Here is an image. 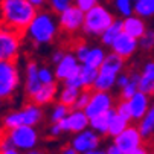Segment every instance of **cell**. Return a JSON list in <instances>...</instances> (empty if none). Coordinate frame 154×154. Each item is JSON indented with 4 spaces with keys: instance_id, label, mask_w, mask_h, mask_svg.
Returning <instances> with one entry per match:
<instances>
[{
    "instance_id": "19",
    "label": "cell",
    "mask_w": 154,
    "mask_h": 154,
    "mask_svg": "<svg viewBox=\"0 0 154 154\" xmlns=\"http://www.w3.org/2000/svg\"><path fill=\"white\" fill-rule=\"evenodd\" d=\"M20 112H21L23 125H31V127L38 124L41 121V116H43V113H41V110L38 108V105H35L32 102H28V105H25Z\"/></svg>"
},
{
    "instance_id": "25",
    "label": "cell",
    "mask_w": 154,
    "mask_h": 154,
    "mask_svg": "<svg viewBox=\"0 0 154 154\" xmlns=\"http://www.w3.org/2000/svg\"><path fill=\"white\" fill-rule=\"evenodd\" d=\"M124 32V21L121 20H116L112 23V26H110L104 34H102V43H105V45H113L115 40Z\"/></svg>"
},
{
    "instance_id": "4",
    "label": "cell",
    "mask_w": 154,
    "mask_h": 154,
    "mask_svg": "<svg viewBox=\"0 0 154 154\" xmlns=\"http://www.w3.org/2000/svg\"><path fill=\"white\" fill-rule=\"evenodd\" d=\"M18 85L15 61H0V99H11Z\"/></svg>"
},
{
    "instance_id": "37",
    "label": "cell",
    "mask_w": 154,
    "mask_h": 154,
    "mask_svg": "<svg viewBox=\"0 0 154 154\" xmlns=\"http://www.w3.org/2000/svg\"><path fill=\"white\" fill-rule=\"evenodd\" d=\"M73 2L78 5V8H81L84 12H87L89 9H92L96 5V0H73Z\"/></svg>"
},
{
    "instance_id": "32",
    "label": "cell",
    "mask_w": 154,
    "mask_h": 154,
    "mask_svg": "<svg viewBox=\"0 0 154 154\" xmlns=\"http://www.w3.org/2000/svg\"><path fill=\"white\" fill-rule=\"evenodd\" d=\"M11 128L8 127H2L0 128V149L2 148H9L12 145V140H11Z\"/></svg>"
},
{
    "instance_id": "12",
    "label": "cell",
    "mask_w": 154,
    "mask_h": 154,
    "mask_svg": "<svg viewBox=\"0 0 154 154\" xmlns=\"http://www.w3.org/2000/svg\"><path fill=\"white\" fill-rule=\"evenodd\" d=\"M58 124L63 130L82 131L87 125H89V116H87L85 112H82V110H78V112H73L70 116L61 119Z\"/></svg>"
},
{
    "instance_id": "20",
    "label": "cell",
    "mask_w": 154,
    "mask_h": 154,
    "mask_svg": "<svg viewBox=\"0 0 154 154\" xmlns=\"http://www.w3.org/2000/svg\"><path fill=\"white\" fill-rule=\"evenodd\" d=\"M116 115V110H107V112L95 116L90 119V125L96 130V131H101V133H108V128H110V124H112V119L115 118Z\"/></svg>"
},
{
    "instance_id": "17",
    "label": "cell",
    "mask_w": 154,
    "mask_h": 154,
    "mask_svg": "<svg viewBox=\"0 0 154 154\" xmlns=\"http://www.w3.org/2000/svg\"><path fill=\"white\" fill-rule=\"evenodd\" d=\"M152 87H154V61H149L145 64L143 72L140 75V81H139V90L151 95L152 93Z\"/></svg>"
},
{
    "instance_id": "34",
    "label": "cell",
    "mask_w": 154,
    "mask_h": 154,
    "mask_svg": "<svg viewBox=\"0 0 154 154\" xmlns=\"http://www.w3.org/2000/svg\"><path fill=\"white\" fill-rule=\"evenodd\" d=\"M116 112H118L122 118H125L127 121L133 119V116H131V110H130V102H128L127 99H121V102L118 104Z\"/></svg>"
},
{
    "instance_id": "40",
    "label": "cell",
    "mask_w": 154,
    "mask_h": 154,
    "mask_svg": "<svg viewBox=\"0 0 154 154\" xmlns=\"http://www.w3.org/2000/svg\"><path fill=\"white\" fill-rule=\"evenodd\" d=\"M0 154H20V152H17L15 149H12L9 146V148H2V149H0Z\"/></svg>"
},
{
    "instance_id": "16",
    "label": "cell",
    "mask_w": 154,
    "mask_h": 154,
    "mask_svg": "<svg viewBox=\"0 0 154 154\" xmlns=\"http://www.w3.org/2000/svg\"><path fill=\"white\" fill-rule=\"evenodd\" d=\"M55 93H57V84L55 82L43 84L40 87V90L28 99V102H32L35 105H46V104L52 102V99L55 98Z\"/></svg>"
},
{
    "instance_id": "11",
    "label": "cell",
    "mask_w": 154,
    "mask_h": 154,
    "mask_svg": "<svg viewBox=\"0 0 154 154\" xmlns=\"http://www.w3.org/2000/svg\"><path fill=\"white\" fill-rule=\"evenodd\" d=\"M81 72V66L76 64L75 57L72 55H64V58L58 63V67H57V78L66 81V79H70L78 76Z\"/></svg>"
},
{
    "instance_id": "42",
    "label": "cell",
    "mask_w": 154,
    "mask_h": 154,
    "mask_svg": "<svg viewBox=\"0 0 154 154\" xmlns=\"http://www.w3.org/2000/svg\"><path fill=\"white\" fill-rule=\"evenodd\" d=\"M29 2H31L34 6H41L43 3H45V0H29Z\"/></svg>"
},
{
    "instance_id": "45",
    "label": "cell",
    "mask_w": 154,
    "mask_h": 154,
    "mask_svg": "<svg viewBox=\"0 0 154 154\" xmlns=\"http://www.w3.org/2000/svg\"><path fill=\"white\" fill-rule=\"evenodd\" d=\"M148 148V146H146ZM148 154H154V149H148Z\"/></svg>"
},
{
    "instance_id": "18",
    "label": "cell",
    "mask_w": 154,
    "mask_h": 154,
    "mask_svg": "<svg viewBox=\"0 0 154 154\" xmlns=\"http://www.w3.org/2000/svg\"><path fill=\"white\" fill-rule=\"evenodd\" d=\"M139 131L143 137V142H149L154 137V108L151 107L146 115L140 119L139 124Z\"/></svg>"
},
{
    "instance_id": "43",
    "label": "cell",
    "mask_w": 154,
    "mask_h": 154,
    "mask_svg": "<svg viewBox=\"0 0 154 154\" xmlns=\"http://www.w3.org/2000/svg\"><path fill=\"white\" fill-rule=\"evenodd\" d=\"M84 154H107V152H104V151H93V149H90V151H85Z\"/></svg>"
},
{
    "instance_id": "3",
    "label": "cell",
    "mask_w": 154,
    "mask_h": 154,
    "mask_svg": "<svg viewBox=\"0 0 154 154\" xmlns=\"http://www.w3.org/2000/svg\"><path fill=\"white\" fill-rule=\"evenodd\" d=\"M29 35L35 43H49L55 37V25H54V18L46 14L41 12L37 14L34 21L29 26Z\"/></svg>"
},
{
    "instance_id": "44",
    "label": "cell",
    "mask_w": 154,
    "mask_h": 154,
    "mask_svg": "<svg viewBox=\"0 0 154 154\" xmlns=\"http://www.w3.org/2000/svg\"><path fill=\"white\" fill-rule=\"evenodd\" d=\"M28 154H45L43 151H38V149H34V151H31V152H28Z\"/></svg>"
},
{
    "instance_id": "36",
    "label": "cell",
    "mask_w": 154,
    "mask_h": 154,
    "mask_svg": "<svg viewBox=\"0 0 154 154\" xmlns=\"http://www.w3.org/2000/svg\"><path fill=\"white\" fill-rule=\"evenodd\" d=\"M51 5H52V9L55 12H64L70 6V0H51Z\"/></svg>"
},
{
    "instance_id": "33",
    "label": "cell",
    "mask_w": 154,
    "mask_h": 154,
    "mask_svg": "<svg viewBox=\"0 0 154 154\" xmlns=\"http://www.w3.org/2000/svg\"><path fill=\"white\" fill-rule=\"evenodd\" d=\"M93 92H95V90H82V93H81V95L78 96V99H76L75 107H76L78 110H84V108L87 107V104H89V101H90Z\"/></svg>"
},
{
    "instance_id": "15",
    "label": "cell",
    "mask_w": 154,
    "mask_h": 154,
    "mask_svg": "<svg viewBox=\"0 0 154 154\" xmlns=\"http://www.w3.org/2000/svg\"><path fill=\"white\" fill-rule=\"evenodd\" d=\"M26 73H28V79H26V95H28V99L31 96H34L40 87L43 85L41 79H40V75H38V67L34 60H31L28 63V67H26Z\"/></svg>"
},
{
    "instance_id": "38",
    "label": "cell",
    "mask_w": 154,
    "mask_h": 154,
    "mask_svg": "<svg viewBox=\"0 0 154 154\" xmlns=\"http://www.w3.org/2000/svg\"><path fill=\"white\" fill-rule=\"evenodd\" d=\"M38 75H40V79L43 84H48V82H52V73L49 72V69L43 67L38 70Z\"/></svg>"
},
{
    "instance_id": "14",
    "label": "cell",
    "mask_w": 154,
    "mask_h": 154,
    "mask_svg": "<svg viewBox=\"0 0 154 154\" xmlns=\"http://www.w3.org/2000/svg\"><path fill=\"white\" fill-rule=\"evenodd\" d=\"M99 145V137L92 133V131H84V133L78 134L73 140H72V146L79 151V152H85V151H90L95 149Z\"/></svg>"
},
{
    "instance_id": "22",
    "label": "cell",
    "mask_w": 154,
    "mask_h": 154,
    "mask_svg": "<svg viewBox=\"0 0 154 154\" xmlns=\"http://www.w3.org/2000/svg\"><path fill=\"white\" fill-rule=\"evenodd\" d=\"M122 66H124V58L121 55H118L116 52H113V54H110V55L105 57L104 63L101 64V70L118 75V72L122 69Z\"/></svg>"
},
{
    "instance_id": "28",
    "label": "cell",
    "mask_w": 154,
    "mask_h": 154,
    "mask_svg": "<svg viewBox=\"0 0 154 154\" xmlns=\"http://www.w3.org/2000/svg\"><path fill=\"white\" fill-rule=\"evenodd\" d=\"M134 11L140 17H151V15H154V0H136Z\"/></svg>"
},
{
    "instance_id": "1",
    "label": "cell",
    "mask_w": 154,
    "mask_h": 154,
    "mask_svg": "<svg viewBox=\"0 0 154 154\" xmlns=\"http://www.w3.org/2000/svg\"><path fill=\"white\" fill-rule=\"evenodd\" d=\"M35 17L37 6L29 0H0V25L20 38H25Z\"/></svg>"
},
{
    "instance_id": "5",
    "label": "cell",
    "mask_w": 154,
    "mask_h": 154,
    "mask_svg": "<svg viewBox=\"0 0 154 154\" xmlns=\"http://www.w3.org/2000/svg\"><path fill=\"white\" fill-rule=\"evenodd\" d=\"M23 38L5 29L0 25V61H15L18 58V48Z\"/></svg>"
},
{
    "instance_id": "26",
    "label": "cell",
    "mask_w": 154,
    "mask_h": 154,
    "mask_svg": "<svg viewBox=\"0 0 154 154\" xmlns=\"http://www.w3.org/2000/svg\"><path fill=\"white\" fill-rule=\"evenodd\" d=\"M79 96V89L78 87H70V85H66V89L61 92V96H60V102L66 107H69L70 110L75 107L76 104V99Z\"/></svg>"
},
{
    "instance_id": "13",
    "label": "cell",
    "mask_w": 154,
    "mask_h": 154,
    "mask_svg": "<svg viewBox=\"0 0 154 154\" xmlns=\"http://www.w3.org/2000/svg\"><path fill=\"white\" fill-rule=\"evenodd\" d=\"M128 102H130V110H131V116H133V119H142L146 115L148 105H149L146 93L139 90L133 98L128 99Z\"/></svg>"
},
{
    "instance_id": "31",
    "label": "cell",
    "mask_w": 154,
    "mask_h": 154,
    "mask_svg": "<svg viewBox=\"0 0 154 154\" xmlns=\"http://www.w3.org/2000/svg\"><path fill=\"white\" fill-rule=\"evenodd\" d=\"M69 112H70L69 107H66L61 102H58L55 105V108H54V113H52V122H60L61 119H64L66 116L69 115Z\"/></svg>"
},
{
    "instance_id": "39",
    "label": "cell",
    "mask_w": 154,
    "mask_h": 154,
    "mask_svg": "<svg viewBox=\"0 0 154 154\" xmlns=\"http://www.w3.org/2000/svg\"><path fill=\"white\" fill-rule=\"evenodd\" d=\"M107 154H128V152H125V151H122L116 143L113 145V146H110L108 148V151H107Z\"/></svg>"
},
{
    "instance_id": "23",
    "label": "cell",
    "mask_w": 154,
    "mask_h": 154,
    "mask_svg": "<svg viewBox=\"0 0 154 154\" xmlns=\"http://www.w3.org/2000/svg\"><path fill=\"white\" fill-rule=\"evenodd\" d=\"M99 72L96 70V67H90V66H81V72H79V78L82 82V90H93V84L98 78Z\"/></svg>"
},
{
    "instance_id": "46",
    "label": "cell",
    "mask_w": 154,
    "mask_h": 154,
    "mask_svg": "<svg viewBox=\"0 0 154 154\" xmlns=\"http://www.w3.org/2000/svg\"><path fill=\"white\" fill-rule=\"evenodd\" d=\"M151 95H152V96H154V87H152V93H151Z\"/></svg>"
},
{
    "instance_id": "47",
    "label": "cell",
    "mask_w": 154,
    "mask_h": 154,
    "mask_svg": "<svg viewBox=\"0 0 154 154\" xmlns=\"http://www.w3.org/2000/svg\"><path fill=\"white\" fill-rule=\"evenodd\" d=\"M152 108H154V105H152Z\"/></svg>"
},
{
    "instance_id": "7",
    "label": "cell",
    "mask_w": 154,
    "mask_h": 154,
    "mask_svg": "<svg viewBox=\"0 0 154 154\" xmlns=\"http://www.w3.org/2000/svg\"><path fill=\"white\" fill-rule=\"evenodd\" d=\"M37 133L31 125H20L11 131V140L12 145L21 149H29L37 143Z\"/></svg>"
},
{
    "instance_id": "2",
    "label": "cell",
    "mask_w": 154,
    "mask_h": 154,
    "mask_svg": "<svg viewBox=\"0 0 154 154\" xmlns=\"http://www.w3.org/2000/svg\"><path fill=\"white\" fill-rule=\"evenodd\" d=\"M113 23V17L104 6L95 5L92 9H89L84 15V32L92 35H101L104 34Z\"/></svg>"
},
{
    "instance_id": "35",
    "label": "cell",
    "mask_w": 154,
    "mask_h": 154,
    "mask_svg": "<svg viewBox=\"0 0 154 154\" xmlns=\"http://www.w3.org/2000/svg\"><path fill=\"white\" fill-rule=\"evenodd\" d=\"M116 6L121 11V14L127 15V17H130L131 12H133V9H134L133 5H131V0H116Z\"/></svg>"
},
{
    "instance_id": "8",
    "label": "cell",
    "mask_w": 154,
    "mask_h": 154,
    "mask_svg": "<svg viewBox=\"0 0 154 154\" xmlns=\"http://www.w3.org/2000/svg\"><path fill=\"white\" fill-rule=\"evenodd\" d=\"M115 143L125 152H131L133 149H136L137 146H140L143 143V137L140 134L139 128L136 127H127L121 134L116 136Z\"/></svg>"
},
{
    "instance_id": "41",
    "label": "cell",
    "mask_w": 154,
    "mask_h": 154,
    "mask_svg": "<svg viewBox=\"0 0 154 154\" xmlns=\"http://www.w3.org/2000/svg\"><path fill=\"white\" fill-rule=\"evenodd\" d=\"M78 152H79V151H76L73 146H72V148H64V149L61 151V154H78Z\"/></svg>"
},
{
    "instance_id": "21",
    "label": "cell",
    "mask_w": 154,
    "mask_h": 154,
    "mask_svg": "<svg viewBox=\"0 0 154 154\" xmlns=\"http://www.w3.org/2000/svg\"><path fill=\"white\" fill-rule=\"evenodd\" d=\"M124 31L127 34H130L131 37L134 38H140L145 32H146V28H145V23L137 18V17H128L125 21H124Z\"/></svg>"
},
{
    "instance_id": "9",
    "label": "cell",
    "mask_w": 154,
    "mask_h": 154,
    "mask_svg": "<svg viewBox=\"0 0 154 154\" xmlns=\"http://www.w3.org/2000/svg\"><path fill=\"white\" fill-rule=\"evenodd\" d=\"M110 107H112V98H110V95H107L105 92H96L95 90L92 93L89 104L84 108V112L92 119V118L107 112V110H110Z\"/></svg>"
},
{
    "instance_id": "30",
    "label": "cell",
    "mask_w": 154,
    "mask_h": 154,
    "mask_svg": "<svg viewBox=\"0 0 154 154\" xmlns=\"http://www.w3.org/2000/svg\"><path fill=\"white\" fill-rule=\"evenodd\" d=\"M139 46L145 51L154 49V31H146L140 38H139Z\"/></svg>"
},
{
    "instance_id": "6",
    "label": "cell",
    "mask_w": 154,
    "mask_h": 154,
    "mask_svg": "<svg viewBox=\"0 0 154 154\" xmlns=\"http://www.w3.org/2000/svg\"><path fill=\"white\" fill-rule=\"evenodd\" d=\"M84 25V11L78 6H69L64 12H61L60 20V32L61 35L72 37L75 35L76 29Z\"/></svg>"
},
{
    "instance_id": "24",
    "label": "cell",
    "mask_w": 154,
    "mask_h": 154,
    "mask_svg": "<svg viewBox=\"0 0 154 154\" xmlns=\"http://www.w3.org/2000/svg\"><path fill=\"white\" fill-rule=\"evenodd\" d=\"M115 81H116V75L115 73H108V72H102L101 70L98 78H96V81H95V84H93V90L107 92V90H110L113 87Z\"/></svg>"
},
{
    "instance_id": "10",
    "label": "cell",
    "mask_w": 154,
    "mask_h": 154,
    "mask_svg": "<svg viewBox=\"0 0 154 154\" xmlns=\"http://www.w3.org/2000/svg\"><path fill=\"white\" fill-rule=\"evenodd\" d=\"M112 46H113V52H116L118 55H121L125 60V58L131 57V55H133V52L136 51V48H137V38L131 37L130 34H127L124 31L115 40V43H113Z\"/></svg>"
},
{
    "instance_id": "27",
    "label": "cell",
    "mask_w": 154,
    "mask_h": 154,
    "mask_svg": "<svg viewBox=\"0 0 154 154\" xmlns=\"http://www.w3.org/2000/svg\"><path fill=\"white\" fill-rule=\"evenodd\" d=\"M127 127H128V121H127L125 118H122V116L116 112L115 118L112 119V124H110V128H108V133H107V134L116 137L118 134L122 133V131H124Z\"/></svg>"
},
{
    "instance_id": "29",
    "label": "cell",
    "mask_w": 154,
    "mask_h": 154,
    "mask_svg": "<svg viewBox=\"0 0 154 154\" xmlns=\"http://www.w3.org/2000/svg\"><path fill=\"white\" fill-rule=\"evenodd\" d=\"M104 60H105V57H104V51L102 49H92V51H89V55L85 57L84 64L98 69L99 66L104 63Z\"/></svg>"
}]
</instances>
